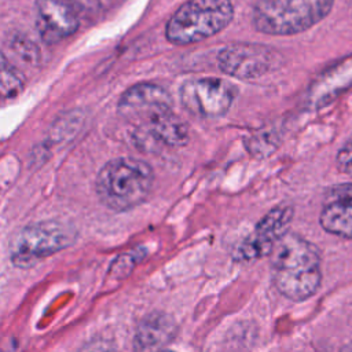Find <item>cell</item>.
Returning <instances> with one entry per match:
<instances>
[{
	"instance_id": "cell-1",
	"label": "cell",
	"mask_w": 352,
	"mask_h": 352,
	"mask_svg": "<svg viewBox=\"0 0 352 352\" xmlns=\"http://www.w3.org/2000/svg\"><path fill=\"white\" fill-rule=\"evenodd\" d=\"M272 280L278 292L292 300L312 297L322 283V256L316 245L287 232L271 253Z\"/></svg>"
},
{
	"instance_id": "cell-2",
	"label": "cell",
	"mask_w": 352,
	"mask_h": 352,
	"mask_svg": "<svg viewBox=\"0 0 352 352\" xmlns=\"http://www.w3.org/2000/svg\"><path fill=\"white\" fill-rule=\"evenodd\" d=\"M154 183L151 166L138 158L120 157L106 162L99 170L95 191L99 201L114 212H125L140 205Z\"/></svg>"
},
{
	"instance_id": "cell-3",
	"label": "cell",
	"mask_w": 352,
	"mask_h": 352,
	"mask_svg": "<svg viewBox=\"0 0 352 352\" xmlns=\"http://www.w3.org/2000/svg\"><path fill=\"white\" fill-rule=\"evenodd\" d=\"M334 0H256L252 8L254 29L271 36H292L324 19Z\"/></svg>"
},
{
	"instance_id": "cell-4",
	"label": "cell",
	"mask_w": 352,
	"mask_h": 352,
	"mask_svg": "<svg viewBox=\"0 0 352 352\" xmlns=\"http://www.w3.org/2000/svg\"><path fill=\"white\" fill-rule=\"evenodd\" d=\"M231 0H187L169 18L165 36L175 45H188L221 32L232 21Z\"/></svg>"
},
{
	"instance_id": "cell-5",
	"label": "cell",
	"mask_w": 352,
	"mask_h": 352,
	"mask_svg": "<svg viewBox=\"0 0 352 352\" xmlns=\"http://www.w3.org/2000/svg\"><path fill=\"white\" fill-rule=\"evenodd\" d=\"M77 228L63 220H43L21 228L10 241V260L18 268H30L72 246Z\"/></svg>"
},
{
	"instance_id": "cell-6",
	"label": "cell",
	"mask_w": 352,
	"mask_h": 352,
	"mask_svg": "<svg viewBox=\"0 0 352 352\" xmlns=\"http://www.w3.org/2000/svg\"><path fill=\"white\" fill-rule=\"evenodd\" d=\"M282 55L272 47L257 43H235L226 45L217 54L219 69L239 80H254L282 63Z\"/></svg>"
},
{
	"instance_id": "cell-7",
	"label": "cell",
	"mask_w": 352,
	"mask_h": 352,
	"mask_svg": "<svg viewBox=\"0 0 352 352\" xmlns=\"http://www.w3.org/2000/svg\"><path fill=\"white\" fill-rule=\"evenodd\" d=\"M236 89L217 77L191 78L182 84L179 96L183 107L201 118L223 117L232 106Z\"/></svg>"
},
{
	"instance_id": "cell-8",
	"label": "cell",
	"mask_w": 352,
	"mask_h": 352,
	"mask_svg": "<svg viewBox=\"0 0 352 352\" xmlns=\"http://www.w3.org/2000/svg\"><path fill=\"white\" fill-rule=\"evenodd\" d=\"M293 206L279 205L271 209L236 248L235 257L239 260H256L271 254L276 243L289 232L293 220Z\"/></svg>"
},
{
	"instance_id": "cell-9",
	"label": "cell",
	"mask_w": 352,
	"mask_h": 352,
	"mask_svg": "<svg viewBox=\"0 0 352 352\" xmlns=\"http://www.w3.org/2000/svg\"><path fill=\"white\" fill-rule=\"evenodd\" d=\"M34 21L41 38L54 44L77 32L80 14L66 0H36Z\"/></svg>"
},
{
	"instance_id": "cell-10",
	"label": "cell",
	"mask_w": 352,
	"mask_h": 352,
	"mask_svg": "<svg viewBox=\"0 0 352 352\" xmlns=\"http://www.w3.org/2000/svg\"><path fill=\"white\" fill-rule=\"evenodd\" d=\"M319 223L326 232L352 239V183L336 184L327 190Z\"/></svg>"
},
{
	"instance_id": "cell-11",
	"label": "cell",
	"mask_w": 352,
	"mask_h": 352,
	"mask_svg": "<svg viewBox=\"0 0 352 352\" xmlns=\"http://www.w3.org/2000/svg\"><path fill=\"white\" fill-rule=\"evenodd\" d=\"M172 109V96L161 85L139 82L128 88L118 100V111L129 118H142Z\"/></svg>"
},
{
	"instance_id": "cell-12",
	"label": "cell",
	"mask_w": 352,
	"mask_h": 352,
	"mask_svg": "<svg viewBox=\"0 0 352 352\" xmlns=\"http://www.w3.org/2000/svg\"><path fill=\"white\" fill-rule=\"evenodd\" d=\"M177 326L165 312L154 311L146 315L136 326L133 336L135 352H164L176 336Z\"/></svg>"
},
{
	"instance_id": "cell-13",
	"label": "cell",
	"mask_w": 352,
	"mask_h": 352,
	"mask_svg": "<svg viewBox=\"0 0 352 352\" xmlns=\"http://www.w3.org/2000/svg\"><path fill=\"white\" fill-rule=\"evenodd\" d=\"M143 121L144 131L157 142L170 147H180L188 142V126L172 109L153 113Z\"/></svg>"
},
{
	"instance_id": "cell-14",
	"label": "cell",
	"mask_w": 352,
	"mask_h": 352,
	"mask_svg": "<svg viewBox=\"0 0 352 352\" xmlns=\"http://www.w3.org/2000/svg\"><path fill=\"white\" fill-rule=\"evenodd\" d=\"M25 84L23 74L8 62V59L1 56V95L4 98H12L18 95Z\"/></svg>"
},
{
	"instance_id": "cell-15",
	"label": "cell",
	"mask_w": 352,
	"mask_h": 352,
	"mask_svg": "<svg viewBox=\"0 0 352 352\" xmlns=\"http://www.w3.org/2000/svg\"><path fill=\"white\" fill-rule=\"evenodd\" d=\"M11 47L22 60L29 63H34L38 60V48L26 37H14Z\"/></svg>"
},
{
	"instance_id": "cell-16",
	"label": "cell",
	"mask_w": 352,
	"mask_h": 352,
	"mask_svg": "<svg viewBox=\"0 0 352 352\" xmlns=\"http://www.w3.org/2000/svg\"><path fill=\"white\" fill-rule=\"evenodd\" d=\"M336 165L341 173L352 177V136L338 150L336 155Z\"/></svg>"
},
{
	"instance_id": "cell-17",
	"label": "cell",
	"mask_w": 352,
	"mask_h": 352,
	"mask_svg": "<svg viewBox=\"0 0 352 352\" xmlns=\"http://www.w3.org/2000/svg\"><path fill=\"white\" fill-rule=\"evenodd\" d=\"M136 253H128V254H121L118 256L114 261H113V265H111V274L118 276V278H122V276H126L131 270H133L135 264L138 263V258H135Z\"/></svg>"
},
{
	"instance_id": "cell-18",
	"label": "cell",
	"mask_w": 352,
	"mask_h": 352,
	"mask_svg": "<svg viewBox=\"0 0 352 352\" xmlns=\"http://www.w3.org/2000/svg\"><path fill=\"white\" fill-rule=\"evenodd\" d=\"M80 15L96 14L106 6L107 0H66Z\"/></svg>"
},
{
	"instance_id": "cell-19",
	"label": "cell",
	"mask_w": 352,
	"mask_h": 352,
	"mask_svg": "<svg viewBox=\"0 0 352 352\" xmlns=\"http://www.w3.org/2000/svg\"><path fill=\"white\" fill-rule=\"evenodd\" d=\"M78 352H117V351L111 341L98 338L87 342Z\"/></svg>"
},
{
	"instance_id": "cell-20",
	"label": "cell",
	"mask_w": 352,
	"mask_h": 352,
	"mask_svg": "<svg viewBox=\"0 0 352 352\" xmlns=\"http://www.w3.org/2000/svg\"><path fill=\"white\" fill-rule=\"evenodd\" d=\"M340 352H352V345H345V346H342Z\"/></svg>"
},
{
	"instance_id": "cell-21",
	"label": "cell",
	"mask_w": 352,
	"mask_h": 352,
	"mask_svg": "<svg viewBox=\"0 0 352 352\" xmlns=\"http://www.w3.org/2000/svg\"><path fill=\"white\" fill-rule=\"evenodd\" d=\"M164 352H172V351H166V349H165V351H164Z\"/></svg>"
}]
</instances>
